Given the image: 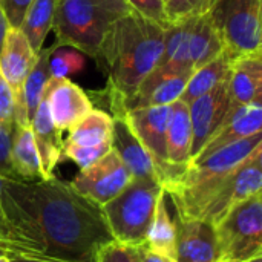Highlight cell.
<instances>
[{
  "mask_svg": "<svg viewBox=\"0 0 262 262\" xmlns=\"http://www.w3.org/2000/svg\"><path fill=\"white\" fill-rule=\"evenodd\" d=\"M177 241L175 262H216L215 226L203 220H184L175 216Z\"/></svg>",
  "mask_w": 262,
  "mask_h": 262,
  "instance_id": "cell-14",
  "label": "cell"
},
{
  "mask_svg": "<svg viewBox=\"0 0 262 262\" xmlns=\"http://www.w3.org/2000/svg\"><path fill=\"white\" fill-rule=\"evenodd\" d=\"M0 2H2V0H0Z\"/></svg>",
  "mask_w": 262,
  "mask_h": 262,
  "instance_id": "cell-42",
  "label": "cell"
},
{
  "mask_svg": "<svg viewBox=\"0 0 262 262\" xmlns=\"http://www.w3.org/2000/svg\"><path fill=\"white\" fill-rule=\"evenodd\" d=\"M170 104L169 106H150L140 107L124 112L132 130L143 143L149 155L152 157L161 187L173 181L180 172L172 169L167 163L166 155V137H167V123H169Z\"/></svg>",
  "mask_w": 262,
  "mask_h": 262,
  "instance_id": "cell-11",
  "label": "cell"
},
{
  "mask_svg": "<svg viewBox=\"0 0 262 262\" xmlns=\"http://www.w3.org/2000/svg\"><path fill=\"white\" fill-rule=\"evenodd\" d=\"M187 106L193 135L192 158H195L226 120L229 109V77L207 94L195 98Z\"/></svg>",
  "mask_w": 262,
  "mask_h": 262,
  "instance_id": "cell-12",
  "label": "cell"
},
{
  "mask_svg": "<svg viewBox=\"0 0 262 262\" xmlns=\"http://www.w3.org/2000/svg\"><path fill=\"white\" fill-rule=\"evenodd\" d=\"M175 241H177V226L167 207V195L163 190L158 196L154 220L147 230L146 241L143 246L155 253L164 255L175 261Z\"/></svg>",
  "mask_w": 262,
  "mask_h": 262,
  "instance_id": "cell-24",
  "label": "cell"
},
{
  "mask_svg": "<svg viewBox=\"0 0 262 262\" xmlns=\"http://www.w3.org/2000/svg\"><path fill=\"white\" fill-rule=\"evenodd\" d=\"M166 28L134 11L112 26L97 58L103 60L109 74L103 94L112 115L124 112V101L160 64Z\"/></svg>",
  "mask_w": 262,
  "mask_h": 262,
  "instance_id": "cell-2",
  "label": "cell"
},
{
  "mask_svg": "<svg viewBox=\"0 0 262 262\" xmlns=\"http://www.w3.org/2000/svg\"><path fill=\"white\" fill-rule=\"evenodd\" d=\"M31 130H32L43 180L54 178V170L61 160L63 138H61V132L54 126L51 120L45 95L32 117Z\"/></svg>",
  "mask_w": 262,
  "mask_h": 262,
  "instance_id": "cell-19",
  "label": "cell"
},
{
  "mask_svg": "<svg viewBox=\"0 0 262 262\" xmlns=\"http://www.w3.org/2000/svg\"><path fill=\"white\" fill-rule=\"evenodd\" d=\"M55 45L51 48H43L37 54L35 64L32 66L31 72L28 74L20 95L15 97V117L14 124L31 127L32 117L37 111V106L40 104L45 89L48 86V81L51 80L49 72V57L54 52Z\"/></svg>",
  "mask_w": 262,
  "mask_h": 262,
  "instance_id": "cell-20",
  "label": "cell"
},
{
  "mask_svg": "<svg viewBox=\"0 0 262 262\" xmlns=\"http://www.w3.org/2000/svg\"><path fill=\"white\" fill-rule=\"evenodd\" d=\"M31 2L32 0H2L3 11L6 14L11 28H20L25 12L29 8Z\"/></svg>",
  "mask_w": 262,
  "mask_h": 262,
  "instance_id": "cell-34",
  "label": "cell"
},
{
  "mask_svg": "<svg viewBox=\"0 0 262 262\" xmlns=\"http://www.w3.org/2000/svg\"><path fill=\"white\" fill-rule=\"evenodd\" d=\"M192 123L189 115V106L177 100L170 104L167 137H166V155L167 163L177 172H183L192 161Z\"/></svg>",
  "mask_w": 262,
  "mask_h": 262,
  "instance_id": "cell-21",
  "label": "cell"
},
{
  "mask_svg": "<svg viewBox=\"0 0 262 262\" xmlns=\"http://www.w3.org/2000/svg\"><path fill=\"white\" fill-rule=\"evenodd\" d=\"M111 117H112L111 149L120 157V160L129 169L134 178H150L160 181L152 157L149 155L143 143L132 130L124 112L114 114Z\"/></svg>",
  "mask_w": 262,
  "mask_h": 262,
  "instance_id": "cell-15",
  "label": "cell"
},
{
  "mask_svg": "<svg viewBox=\"0 0 262 262\" xmlns=\"http://www.w3.org/2000/svg\"><path fill=\"white\" fill-rule=\"evenodd\" d=\"M138 253H140V258H141V262H175L173 259L164 256V255H160V253H155L152 250H149L147 247L144 246H140L137 247Z\"/></svg>",
  "mask_w": 262,
  "mask_h": 262,
  "instance_id": "cell-35",
  "label": "cell"
},
{
  "mask_svg": "<svg viewBox=\"0 0 262 262\" xmlns=\"http://www.w3.org/2000/svg\"><path fill=\"white\" fill-rule=\"evenodd\" d=\"M3 186L5 178L0 177V249L8 256H32V252L23 236L18 233L17 227L14 226L3 200Z\"/></svg>",
  "mask_w": 262,
  "mask_h": 262,
  "instance_id": "cell-27",
  "label": "cell"
},
{
  "mask_svg": "<svg viewBox=\"0 0 262 262\" xmlns=\"http://www.w3.org/2000/svg\"><path fill=\"white\" fill-rule=\"evenodd\" d=\"M11 167L12 180L25 183L43 180L31 127L14 124L11 144Z\"/></svg>",
  "mask_w": 262,
  "mask_h": 262,
  "instance_id": "cell-22",
  "label": "cell"
},
{
  "mask_svg": "<svg viewBox=\"0 0 262 262\" xmlns=\"http://www.w3.org/2000/svg\"><path fill=\"white\" fill-rule=\"evenodd\" d=\"M11 262H64L58 259H51V258H38V256H9Z\"/></svg>",
  "mask_w": 262,
  "mask_h": 262,
  "instance_id": "cell-37",
  "label": "cell"
},
{
  "mask_svg": "<svg viewBox=\"0 0 262 262\" xmlns=\"http://www.w3.org/2000/svg\"><path fill=\"white\" fill-rule=\"evenodd\" d=\"M230 69H232V60L223 52L215 60L193 71L180 100L189 104L195 98L207 94L209 91H212L215 86H218L223 80L229 77Z\"/></svg>",
  "mask_w": 262,
  "mask_h": 262,
  "instance_id": "cell-25",
  "label": "cell"
},
{
  "mask_svg": "<svg viewBox=\"0 0 262 262\" xmlns=\"http://www.w3.org/2000/svg\"><path fill=\"white\" fill-rule=\"evenodd\" d=\"M247 262H262V256H258V258H253V259H250V261Z\"/></svg>",
  "mask_w": 262,
  "mask_h": 262,
  "instance_id": "cell-39",
  "label": "cell"
},
{
  "mask_svg": "<svg viewBox=\"0 0 262 262\" xmlns=\"http://www.w3.org/2000/svg\"><path fill=\"white\" fill-rule=\"evenodd\" d=\"M161 192L160 181L134 178L121 193L101 206L104 221L115 243L129 247L144 244Z\"/></svg>",
  "mask_w": 262,
  "mask_h": 262,
  "instance_id": "cell-5",
  "label": "cell"
},
{
  "mask_svg": "<svg viewBox=\"0 0 262 262\" xmlns=\"http://www.w3.org/2000/svg\"><path fill=\"white\" fill-rule=\"evenodd\" d=\"M262 132V98L255 100L243 107H239L207 141V144L200 150V154L192 158H203L227 144L241 141L244 138L253 137Z\"/></svg>",
  "mask_w": 262,
  "mask_h": 262,
  "instance_id": "cell-18",
  "label": "cell"
},
{
  "mask_svg": "<svg viewBox=\"0 0 262 262\" xmlns=\"http://www.w3.org/2000/svg\"><path fill=\"white\" fill-rule=\"evenodd\" d=\"M3 187L37 230L45 258L94 262L98 249L114 241L101 207L66 181L55 177L34 183L5 178Z\"/></svg>",
  "mask_w": 262,
  "mask_h": 262,
  "instance_id": "cell-1",
  "label": "cell"
},
{
  "mask_svg": "<svg viewBox=\"0 0 262 262\" xmlns=\"http://www.w3.org/2000/svg\"><path fill=\"white\" fill-rule=\"evenodd\" d=\"M86 66L84 55L68 46H57L49 57V72L52 78H69L80 74Z\"/></svg>",
  "mask_w": 262,
  "mask_h": 262,
  "instance_id": "cell-28",
  "label": "cell"
},
{
  "mask_svg": "<svg viewBox=\"0 0 262 262\" xmlns=\"http://www.w3.org/2000/svg\"><path fill=\"white\" fill-rule=\"evenodd\" d=\"M14 126H0V177L12 180L11 144Z\"/></svg>",
  "mask_w": 262,
  "mask_h": 262,
  "instance_id": "cell-33",
  "label": "cell"
},
{
  "mask_svg": "<svg viewBox=\"0 0 262 262\" xmlns=\"http://www.w3.org/2000/svg\"><path fill=\"white\" fill-rule=\"evenodd\" d=\"M262 193V149L233 169L203 201L193 220L216 224L239 203Z\"/></svg>",
  "mask_w": 262,
  "mask_h": 262,
  "instance_id": "cell-8",
  "label": "cell"
},
{
  "mask_svg": "<svg viewBox=\"0 0 262 262\" xmlns=\"http://www.w3.org/2000/svg\"><path fill=\"white\" fill-rule=\"evenodd\" d=\"M223 54V43L209 12L195 18L189 38V57L192 69L196 71Z\"/></svg>",
  "mask_w": 262,
  "mask_h": 262,
  "instance_id": "cell-23",
  "label": "cell"
},
{
  "mask_svg": "<svg viewBox=\"0 0 262 262\" xmlns=\"http://www.w3.org/2000/svg\"><path fill=\"white\" fill-rule=\"evenodd\" d=\"M215 0H166V14L172 23L206 14Z\"/></svg>",
  "mask_w": 262,
  "mask_h": 262,
  "instance_id": "cell-29",
  "label": "cell"
},
{
  "mask_svg": "<svg viewBox=\"0 0 262 262\" xmlns=\"http://www.w3.org/2000/svg\"><path fill=\"white\" fill-rule=\"evenodd\" d=\"M164 2H166V0H164Z\"/></svg>",
  "mask_w": 262,
  "mask_h": 262,
  "instance_id": "cell-41",
  "label": "cell"
},
{
  "mask_svg": "<svg viewBox=\"0 0 262 262\" xmlns=\"http://www.w3.org/2000/svg\"><path fill=\"white\" fill-rule=\"evenodd\" d=\"M129 12L132 8L126 0H57L52 20L55 45L97 60L112 26Z\"/></svg>",
  "mask_w": 262,
  "mask_h": 262,
  "instance_id": "cell-4",
  "label": "cell"
},
{
  "mask_svg": "<svg viewBox=\"0 0 262 262\" xmlns=\"http://www.w3.org/2000/svg\"><path fill=\"white\" fill-rule=\"evenodd\" d=\"M94 262H141V258L137 247H129L112 241L98 249Z\"/></svg>",
  "mask_w": 262,
  "mask_h": 262,
  "instance_id": "cell-30",
  "label": "cell"
},
{
  "mask_svg": "<svg viewBox=\"0 0 262 262\" xmlns=\"http://www.w3.org/2000/svg\"><path fill=\"white\" fill-rule=\"evenodd\" d=\"M134 12L161 25L163 28L170 26V21L166 14L164 0H126Z\"/></svg>",
  "mask_w": 262,
  "mask_h": 262,
  "instance_id": "cell-31",
  "label": "cell"
},
{
  "mask_svg": "<svg viewBox=\"0 0 262 262\" xmlns=\"http://www.w3.org/2000/svg\"><path fill=\"white\" fill-rule=\"evenodd\" d=\"M259 98H262V55L233 61L229 75V109L224 123L239 107Z\"/></svg>",
  "mask_w": 262,
  "mask_h": 262,
  "instance_id": "cell-17",
  "label": "cell"
},
{
  "mask_svg": "<svg viewBox=\"0 0 262 262\" xmlns=\"http://www.w3.org/2000/svg\"><path fill=\"white\" fill-rule=\"evenodd\" d=\"M15 97L9 84L0 75V126H14Z\"/></svg>",
  "mask_w": 262,
  "mask_h": 262,
  "instance_id": "cell-32",
  "label": "cell"
},
{
  "mask_svg": "<svg viewBox=\"0 0 262 262\" xmlns=\"http://www.w3.org/2000/svg\"><path fill=\"white\" fill-rule=\"evenodd\" d=\"M68 132L61 158H68L80 169H84L111 150L112 117L101 109H92Z\"/></svg>",
  "mask_w": 262,
  "mask_h": 262,
  "instance_id": "cell-9",
  "label": "cell"
},
{
  "mask_svg": "<svg viewBox=\"0 0 262 262\" xmlns=\"http://www.w3.org/2000/svg\"><path fill=\"white\" fill-rule=\"evenodd\" d=\"M37 52L32 49L20 28H9L0 49V75L9 84L14 97L20 95L23 83L35 64Z\"/></svg>",
  "mask_w": 262,
  "mask_h": 262,
  "instance_id": "cell-16",
  "label": "cell"
},
{
  "mask_svg": "<svg viewBox=\"0 0 262 262\" xmlns=\"http://www.w3.org/2000/svg\"><path fill=\"white\" fill-rule=\"evenodd\" d=\"M55 5L57 0H32L21 20L20 29L37 54L43 49L46 35L52 29Z\"/></svg>",
  "mask_w": 262,
  "mask_h": 262,
  "instance_id": "cell-26",
  "label": "cell"
},
{
  "mask_svg": "<svg viewBox=\"0 0 262 262\" xmlns=\"http://www.w3.org/2000/svg\"><path fill=\"white\" fill-rule=\"evenodd\" d=\"M259 149H262V132L227 144L203 158L192 160L173 181L163 187L173 204L175 216L193 220L210 192Z\"/></svg>",
  "mask_w": 262,
  "mask_h": 262,
  "instance_id": "cell-3",
  "label": "cell"
},
{
  "mask_svg": "<svg viewBox=\"0 0 262 262\" xmlns=\"http://www.w3.org/2000/svg\"><path fill=\"white\" fill-rule=\"evenodd\" d=\"M0 262H11V259H9V256H0Z\"/></svg>",
  "mask_w": 262,
  "mask_h": 262,
  "instance_id": "cell-38",
  "label": "cell"
},
{
  "mask_svg": "<svg viewBox=\"0 0 262 262\" xmlns=\"http://www.w3.org/2000/svg\"><path fill=\"white\" fill-rule=\"evenodd\" d=\"M261 11L262 0H215L207 11L232 63L262 55Z\"/></svg>",
  "mask_w": 262,
  "mask_h": 262,
  "instance_id": "cell-6",
  "label": "cell"
},
{
  "mask_svg": "<svg viewBox=\"0 0 262 262\" xmlns=\"http://www.w3.org/2000/svg\"><path fill=\"white\" fill-rule=\"evenodd\" d=\"M220 262H247L262 256V193L247 198L216 224Z\"/></svg>",
  "mask_w": 262,
  "mask_h": 262,
  "instance_id": "cell-7",
  "label": "cell"
},
{
  "mask_svg": "<svg viewBox=\"0 0 262 262\" xmlns=\"http://www.w3.org/2000/svg\"><path fill=\"white\" fill-rule=\"evenodd\" d=\"M132 180L134 177L129 169L111 149L94 164L80 169L69 184L77 193L101 207L121 193Z\"/></svg>",
  "mask_w": 262,
  "mask_h": 262,
  "instance_id": "cell-10",
  "label": "cell"
},
{
  "mask_svg": "<svg viewBox=\"0 0 262 262\" xmlns=\"http://www.w3.org/2000/svg\"><path fill=\"white\" fill-rule=\"evenodd\" d=\"M45 100L54 126L60 130H71L92 109L91 97L69 78H52L45 89Z\"/></svg>",
  "mask_w": 262,
  "mask_h": 262,
  "instance_id": "cell-13",
  "label": "cell"
},
{
  "mask_svg": "<svg viewBox=\"0 0 262 262\" xmlns=\"http://www.w3.org/2000/svg\"><path fill=\"white\" fill-rule=\"evenodd\" d=\"M216 262H220V261H216Z\"/></svg>",
  "mask_w": 262,
  "mask_h": 262,
  "instance_id": "cell-40",
  "label": "cell"
},
{
  "mask_svg": "<svg viewBox=\"0 0 262 262\" xmlns=\"http://www.w3.org/2000/svg\"><path fill=\"white\" fill-rule=\"evenodd\" d=\"M9 28H11V25H9V21H8V18H6V14H5L3 6H2V2H0V49H2L3 40H5V37H6Z\"/></svg>",
  "mask_w": 262,
  "mask_h": 262,
  "instance_id": "cell-36",
  "label": "cell"
}]
</instances>
